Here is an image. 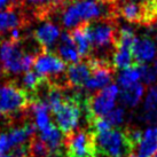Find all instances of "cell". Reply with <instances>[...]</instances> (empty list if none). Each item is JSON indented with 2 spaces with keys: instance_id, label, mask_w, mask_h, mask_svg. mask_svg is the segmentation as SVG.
Listing matches in <instances>:
<instances>
[{
  "instance_id": "16",
  "label": "cell",
  "mask_w": 157,
  "mask_h": 157,
  "mask_svg": "<svg viewBox=\"0 0 157 157\" xmlns=\"http://www.w3.org/2000/svg\"><path fill=\"white\" fill-rule=\"evenodd\" d=\"M144 93V85L141 83H135L128 87H124L119 92V100L121 103L126 107L133 108L139 105L141 98Z\"/></svg>"
},
{
  "instance_id": "24",
  "label": "cell",
  "mask_w": 157,
  "mask_h": 157,
  "mask_svg": "<svg viewBox=\"0 0 157 157\" xmlns=\"http://www.w3.org/2000/svg\"><path fill=\"white\" fill-rule=\"evenodd\" d=\"M141 80L146 85H151L157 80V60L151 64H141Z\"/></svg>"
},
{
  "instance_id": "6",
  "label": "cell",
  "mask_w": 157,
  "mask_h": 157,
  "mask_svg": "<svg viewBox=\"0 0 157 157\" xmlns=\"http://www.w3.org/2000/svg\"><path fill=\"white\" fill-rule=\"evenodd\" d=\"M67 157H98L95 135L91 130H76L64 136Z\"/></svg>"
},
{
  "instance_id": "8",
  "label": "cell",
  "mask_w": 157,
  "mask_h": 157,
  "mask_svg": "<svg viewBox=\"0 0 157 157\" xmlns=\"http://www.w3.org/2000/svg\"><path fill=\"white\" fill-rule=\"evenodd\" d=\"M87 62L92 70V76L86 83L85 87L88 91L102 90L107 87L113 79L115 68L108 59H100L96 56H91L87 59Z\"/></svg>"
},
{
  "instance_id": "22",
  "label": "cell",
  "mask_w": 157,
  "mask_h": 157,
  "mask_svg": "<svg viewBox=\"0 0 157 157\" xmlns=\"http://www.w3.org/2000/svg\"><path fill=\"white\" fill-rule=\"evenodd\" d=\"M141 64H135V66L127 68V69L122 70V72L119 74L117 78V82L119 83L121 87H128L133 84L138 83L141 79Z\"/></svg>"
},
{
  "instance_id": "11",
  "label": "cell",
  "mask_w": 157,
  "mask_h": 157,
  "mask_svg": "<svg viewBox=\"0 0 157 157\" xmlns=\"http://www.w3.org/2000/svg\"><path fill=\"white\" fill-rule=\"evenodd\" d=\"M92 70L87 60L82 62H76L70 64L67 71L66 80L69 87H83L86 85L88 79L91 78Z\"/></svg>"
},
{
  "instance_id": "1",
  "label": "cell",
  "mask_w": 157,
  "mask_h": 157,
  "mask_svg": "<svg viewBox=\"0 0 157 157\" xmlns=\"http://www.w3.org/2000/svg\"><path fill=\"white\" fill-rule=\"evenodd\" d=\"M95 135V146L98 156L105 157H133L134 149L130 144L124 130L113 127L110 130Z\"/></svg>"
},
{
  "instance_id": "5",
  "label": "cell",
  "mask_w": 157,
  "mask_h": 157,
  "mask_svg": "<svg viewBox=\"0 0 157 157\" xmlns=\"http://www.w3.org/2000/svg\"><path fill=\"white\" fill-rule=\"evenodd\" d=\"M32 105L28 92L15 82H7L0 88V113L13 116L21 111H26Z\"/></svg>"
},
{
  "instance_id": "7",
  "label": "cell",
  "mask_w": 157,
  "mask_h": 157,
  "mask_svg": "<svg viewBox=\"0 0 157 157\" xmlns=\"http://www.w3.org/2000/svg\"><path fill=\"white\" fill-rule=\"evenodd\" d=\"M115 20H98L95 23H88L87 32L92 49H105L113 47L115 51V41L118 29Z\"/></svg>"
},
{
  "instance_id": "20",
  "label": "cell",
  "mask_w": 157,
  "mask_h": 157,
  "mask_svg": "<svg viewBox=\"0 0 157 157\" xmlns=\"http://www.w3.org/2000/svg\"><path fill=\"white\" fill-rule=\"evenodd\" d=\"M113 66L115 69H127L131 67L135 66L133 54H132V48L127 47H116L113 51Z\"/></svg>"
},
{
  "instance_id": "10",
  "label": "cell",
  "mask_w": 157,
  "mask_h": 157,
  "mask_svg": "<svg viewBox=\"0 0 157 157\" xmlns=\"http://www.w3.org/2000/svg\"><path fill=\"white\" fill-rule=\"evenodd\" d=\"M132 54L136 64H146L153 61L156 56V44L149 37L136 38L132 46Z\"/></svg>"
},
{
  "instance_id": "18",
  "label": "cell",
  "mask_w": 157,
  "mask_h": 157,
  "mask_svg": "<svg viewBox=\"0 0 157 157\" xmlns=\"http://www.w3.org/2000/svg\"><path fill=\"white\" fill-rule=\"evenodd\" d=\"M141 121L146 123H155L157 121V85L149 88L144 99Z\"/></svg>"
},
{
  "instance_id": "14",
  "label": "cell",
  "mask_w": 157,
  "mask_h": 157,
  "mask_svg": "<svg viewBox=\"0 0 157 157\" xmlns=\"http://www.w3.org/2000/svg\"><path fill=\"white\" fill-rule=\"evenodd\" d=\"M60 36V28L52 22H46L33 32V38L43 49H48Z\"/></svg>"
},
{
  "instance_id": "19",
  "label": "cell",
  "mask_w": 157,
  "mask_h": 157,
  "mask_svg": "<svg viewBox=\"0 0 157 157\" xmlns=\"http://www.w3.org/2000/svg\"><path fill=\"white\" fill-rule=\"evenodd\" d=\"M25 24V18L15 10H0V35L5 31L13 30L16 28H21Z\"/></svg>"
},
{
  "instance_id": "15",
  "label": "cell",
  "mask_w": 157,
  "mask_h": 157,
  "mask_svg": "<svg viewBox=\"0 0 157 157\" xmlns=\"http://www.w3.org/2000/svg\"><path fill=\"white\" fill-rule=\"evenodd\" d=\"M57 53L59 56L61 57L66 63H76L80 60L77 46L75 44L72 37L70 35V32H63L61 37V41L57 47Z\"/></svg>"
},
{
  "instance_id": "21",
  "label": "cell",
  "mask_w": 157,
  "mask_h": 157,
  "mask_svg": "<svg viewBox=\"0 0 157 157\" xmlns=\"http://www.w3.org/2000/svg\"><path fill=\"white\" fill-rule=\"evenodd\" d=\"M30 113L35 117V124L39 131H43L44 128L51 124L49 121V109L45 103L36 102L30 107Z\"/></svg>"
},
{
  "instance_id": "13",
  "label": "cell",
  "mask_w": 157,
  "mask_h": 157,
  "mask_svg": "<svg viewBox=\"0 0 157 157\" xmlns=\"http://www.w3.org/2000/svg\"><path fill=\"white\" fill-rule=\"evenodd\" d=\"M87 26L88 22L80 23L77 26H75L74 30L70 31V35H71L75 44L77 46L79 56L88 59V57H91L93 49H92V45L90 41V37H88Z\"/></svg>"
},
{
  "instance_id": "27",
  "label": "cell",
  "mask_w": 157,
  "mask_h": 157,
  "mask_svg": "<svg viewBox=\"0 0 157 157\" xmlns=\"http://www.w3.org/2000/svg\"><path fill=\"white\" fill-rule=\"evenodd\" d=\"M1 72H2V69H1V67H0V74H1Z\"/></svg>"
},
{
  "instance_id": "17",
  "label": "cell",
  "mask_w": 157,
  "mask_h": 157,
  "mask_svg": "<svg viewBox=\"0 0 157 157\" xmlns=\"http://www.w3.org/2000/svg\"><path fill=\"white\" fill-rule=\"evenodd\" d=\"M117 12L118 16H122L127 22L139 23V24H141V22H142L144 10H142L141 2H135V1L121 2L118 6Z\"/></svg>"
},
{
  "instance_id": "23",
  "label": "cell",
  "mask_w": 157,
  "mask_h": 157,
  "mask_svg": "<svg viewBox=\"0 0 157 157\" xmlns=\"http://www.w3.org/2000/svg\"><path fill=\"white\" fill-rule=\"evenodd\" d=\"M46 78L45 76H40L37 72L33 71H26L22 79V87L29 94H32L37 88L40 86V84L44 82V79Z\"/></svg>"
},
{
  "instance_id": "26",
  "label": "cell",
  "mask_w": 157,
  "mask_h": 157,
  "mask_svg": "<svg viewBox=\"0 0 157 157\" xmlns=\"http://www.w3.org/2000/svg\"><path fill=\"white\" fill-rule=\"evenodd\" d=\"M130 1H141V0H130Z\"/></svg>"
},
{
  "instance_id": "4",
  "label": "cell",
  "mask_w": 157,
  "mask_h": 157,
  "mask_svg": "<svg viewBox=\"0 0 157 157\" xmlns=\"http://www.w3.org/2000/svg\"><path fill=\"white\" fill-rule=\"evenodd\" d=\"M119 94L117 85H108L101 91L86 96L84 101L83 109L86 113L87 124L91 125L96 118L105 117L113 109L115 102Z\"/></svg>"
},
{
  "instance_id": "9",
  "label": "cell",
  "mask_w": 157,
  "mask_h": 157,
  "mask_svg": "<svg viewBox=\"0 0 157 157\" xmlns=\"http://www.w3.org/2000/svg\"><path fill=\"white\" fill-rule=\"evenodd\" d=\"M66 62L57 54L48 49H41L35 59V70L40 76L47 77L49 75H61L66 69Z\"/></svg>"
},
{
  "instance_id": "25",
  "label": "cell",
  "mask_w": 157,
  "mask_h": 157,
  "mask_svg": "<svg viewBox=\"0 0 157 157\" xmlns=\"http://www.w3.org/2000/svg\"><path fill=\"white\" fill-rule=\"evenodd\" d=\"M105 119L109 123L111 127H116L121 125L125 119V110L123 107H117L116 109H113L108 115L105 116Z\"/></svg>"
},
{
  "instance_id": "2",
  "label": "cell",
  "mask_w": 157,
  "mask_h": 157,
  "mask_svg": "<svg viewBox=\"0 0 157 157\" xmlns=\"http://www.w3.org/2000/svg\"><path fill=\"white\" fill-rule=\"evenodd\" d=\"M37 54L24 53L21 41H14L10 38L0 45V60L2 62L5 74H18L30 71L35 63Z\"/></svg>"
},
{
  "instance_id": "28",
  "label": "cell",
  "mask_w": 157,
  "mask_h": 157,
  "mask_svg": "<svg viewBox=\"0 0 157 157\" xmlns=\"http://www.w3.org/2000/svg\"><path fill=\"white\" fill-rule=\"evenodd\" d=\"M156 41H157V33H156Z\"/></svg>"
},
{
  "instance_id": "29",
  "label": "cell",
  "mask_w": 157,
  "mask_h": 157,
  "mask_svg": "<svg viewBox=\"0 0 157 157\" xmlns=\"http://www.w3.org/2000/svg\"><path fill=\"white\" fill-rule=\"evenodd\" d=\"M155 157H157V155H156V156H155Z\"/></svg>"
},
{
  "instance_id": "12",
  "label": "cell",
  "mask_w": 157,
  "mask_h": 157,
  "mask_svg": "<svg viewBox=\"0 0 157 157\" xmlns=\"http://www.w3.org/2000/svg\"><path fill=\"white\" fill-rule=\"evenodd\" d=\"M157 155V127L150 126L142 133V139L136 147L134 157H155Z\"/></svg>"
},
{
  "instance_id": "3",
  "label": "cell",
  "mask_w": 157,
  "mask_h": 157,
  "mask_svg": "<svg viewBox=\"0 0 157 157\" xmlns=\"http://www.w3.org/2000/svg\"><path fill=\"white\" fill-rule=\"evenodd\" d=\"M85 99L86 98H84L80 91L71 92L69 95H66L60 109L53 113L55 118V125L64 136L77 130Z\"/></svg>"
}]
</instances>
